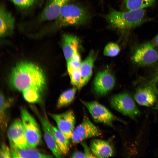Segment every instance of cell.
Returning <instances> with one entry per match:
<instances>
[{
	"label": "cell",
	"instance_id": "6da1fadb",
	"mask_svg": "<svg viewBox=\"0 0 158 158\" xmlns=\"http://www.w3.org/2000/svg\"><path fill=\"white\" fill-rule=\"evenodd\" d=\"M9 81L13 88L21 92L35 88L42 92L46 84L45 76L40 68L27 61L21 62L16 65L10 74Z\"/></svg>",
	"mask_w": 158,
	"mask_h": 158
},
{
	"label": "cell",
	"instance_id": "7a4b0ae2",
	"mask_svg": "<svg viewBox=\"0 0 158 158\" xmlns=\"http://www.w3.org/2000/svg\"><path fill=\"white\" fill-rule=\"evenodd\" d=\"M145 9L121 11L111 10L105 16L109 24L118 30L127 31L138 27L146 20Z\"/></svg>",
	"mask_w": 158,
	"mask_h": 158
},
{
	"label": "cell",
	"instance_id": "3957f363",
	"mask_svg": "<svg viewBox=\"0 0 158 158\" xmlns=\"http://www.w3.org/2000/svg\"><path fill=\"white\" fill-rule=\"evenodd\" d=\"M90 18V14L86 9L68 2L62 8L52 27L54 29H58L67 26L82 25L89 22Z\"/></svg>",
	"mask_w": 158,
	"mask_h": 158
},
{
	"label": "cell",
	"instance_id": "277c9868",
	"mask_svg": "<svg viewBox=\"0 0 158 158\" xmlns=\"http://www.w3.org/2000/svg\"><path fill=\"white\" fill-rule=\"evenodd\" d=\"M22 121L26 138L30 146L35 148L42 142V133L36 121L25 108L20 109Z\"/></svg>",
	"mask_w": 158,
	"mask_h": 158
},
{
	"label": "cell",
	"instance_id": "5b68a950",
	"mask_svg": "<svg viewBox=\"0 0 158 158\" xmlns=\"http://www.w3.org/2000/svg\"><path fill=\"white\" fill-rule=\"evenodd\" d=\"M131 60L132 62L137 66L152 65L158 61V50L151 41L144 43L135 48Z\"/></svg>",
	"mask_w": 158,
	"mask_h": 158
},
{
	"label": "cell",
	"instance_id": "8992f818",
	"mask_svg": "<svg viewBox=\"0 0 158 158\" xmlns=\"http://www.w3.org/2000/svg\"><path fill=\"white\" fill-rule=\"evenodd\" d=\"M81 101L96 122L111 127L113 126V123L115 121L126 123L124 121L114 115L106 107L97 102H87L82 100Z\"/></svg>",
	"mask_w": 158,
	"mask_h": 158
},
{
	"label": "cell",
	"instance_id": "52a82bcc",
	"mask_svg": "<svg viewBox=\"0 0 158 158\" xmlns=\"http://www.w3.org/2000/svg\"><path fill=\"white\" fill-rule=\"evenodd\" d=\"M110 103L115 110L133 120L140 114L133 98L128 93H120L114 95L111 98Z\"/></svg>",
	"mask_w": 158,
	"mask_h": 158
},
{
	"label": "cell",
	"instance_id": "ba28073f",
	"mask_svg": "<svg viewBox=\"0 0 158 158\" xmlns=\"http://www.w3.org/2000/svg\"><path fill=\"white\" fill-rule=\"evenodd\" d=\"M101 134L99 129L87 116H85L80 123L75 127L71 139L74 143H78L89 138L99 136Z\"/></svg>",
	"mask_w": 158,
	"mask_h": 158
},
{
	"label": "cell",
	"instance_id": "9c48e42d",
	"mask_svg": "<svg viewBox=\"0 0 158 158\" xmlns=\"http://www.w3.org/2000/svg\"><path fill=\"white\" fill-rule=\"evenodd\" d=\"M156 83L138 88L134 95V99L139 105L147 107L154 106L158 102V90Z\"/></svg>",
	"mask_w": 158,
	"mask_h": 158
},
{
	"label": "cell",
	"instance_id": "30bf717a",
	"mask_svg": "<svg viewBox=\"0 0 158 158\" xmlns=\"http://www.w3.org/2000/svg\"><path fill=\"white\" fill-rule=\"evenodd\" d=\"M7 134L10 146L20 148L31 147L26 138L21 119H16L11 124Z\"/></svg>",
	"mask_w": 158,
	"mask_h": 158
},
{
	"label": "cell",
	"instance_id": "8fae6325",
	"mask_svg": "<svg viewBox=\"0 0 158 158\" xmlns=\"http://www.w3.org/2000/svg\"><path fill=\"white\" fill-rule=\"evenodd\" d=\"M50 115L56 122L58 129L68 138L71 139L76 122L73 111L69 110L61 114H51Z\"/></svg>",
	"mask_w": 158,
	"mask_h": 158
},
{
	"label": "cell",
	"instance_id": "7c38bea8",
	"mask_svg": "<svg viewBox=\"0 0 158 158\" xmlns=\"http://www.w3.org/2000/svg\"><path fill=\"white\" fill-rule=\"evenodd\" d=\"M38 116L41 123L45 141L49 148L56 157L61 158L62 154L60 150L52 132L51 123L45 114L42 116L37 111L34 110Z\"/></svg>",
	"mask_w": 158,
	"mask_h": 158
},
{
	"label": "cell",
	"instance_id": "4fadbf2b",
	"mask_svg": "<svg viewBox=\"0 0 158 158\" xmlns=\"http://www.w3.org/2000/svg\"><path fill=\"white\" fill-rule=\"evenodd\" d=\"M115 83V78L112 75L107 71L98 72L93 83L94 90L98 95H106L114 88Z\"/></svg>",
	"mask_w": 158,
	"mask_h": 158
},
{
	"label": "cell",
	"instance_id": "5bb4252c",
	"mask_svg": "<svg viewBox=\"0 0 158 158\" xmlns=\"http://www.w3.org/2000/svg\"><path fill=\"white\" fill-rule=\"evenodd\" d=\"M70 0H49L38 18L39 22L54 20L63 6Z\"/></svg>",
	"mask_w": 158,
	"mask_h": 158
},
{
	"label": "cell",
	"instance_id": "9a60e30c",
	"mask_svg": "<svg viewBox=\"0 0 158 158\" xmlns=\"http://www.w3.org/2000/svg\"><path fill=\"white\" fill-rule=\"evenodd\" d=\"M0 35L3 37L11 34L15 28V19L3 5L0 8Z\"/></svg>",
	"mask_w": 158,
	"mask_h": 158
},
{
	"label": "cell",
	"instance_id": "2e32d148",
	"mask_svg": "<svg viewBox=\"0 0 158 158\" xmlns=\"http://www.w3.org/2000/svg\"><path fill=\"white\" fill-rule=\"evenodd\" d=\"M96 56V53L92 51L81 63L79 69L81 77L79 90L86 84L91 78Z\"/></svg>",
	"mask_w": 158,
	"mask_h": 158
},
{
	"label": "cell",
	"instance_id": "e0dca14e",
	"mask_svg": "<svg viewBox=\"0 0 158 158\" xmlns=\"http://www.w3.org/2000/svg\"><path fill=\"white\" fill-rule=\"evenodd\" d=\"M62 47L63 55L67 61L78 52L80 46L79 39L75 35L66 34L63 37Z\"/></svg>",
	"mask_w": 158,
	"mask_h": 158
},
{
	"label": "cell",
	"instance_id": "ac0fdd59",
	"mask_svg": "<svg viewBox=\"0 0 158 158\" xmlns=\"http://www.w3.org/2000/svg\"><path fill=\"white\" fill-rule=\"evenodd\" d=\"M90 149L96 157L107 158L112 156L114 150L107 141L99 139L92 140L90 145Z\"/></svg>",
	"mask_w": 158,
	"mask_h": 158
},
{
	"label": "cell",
	"instance_id": "d6986e66",
	"mask_svg": "<svg viewBox=\"0 0 158 158\" xmlns=\"http://www.w3.org/2000/svg\"><path fill=\"white\" fill-rule=\"evenodd\" d=\"M12 158H51L53 157L36 150L35 148L29 147L20 148L12 146L10 147Z\"/></svg>",
	"mask_w": 158,
	"mask_h": 158
},
{
	"label": "cell",
	"instance_id": "ffe728a7",
	"mask_svg": "<svg viewBox=\"0 0 158 158\" xmlns=\"http://www.w3.org/2000/svg\"><path fill=\"white\" fill-rule=\"evenodd\" d=\"M51 129L58 147L62 154H67L69 149V139L58 128L51 124Z\"/></svg>",
	"mask_w": 158,
	"mask_h": 158
},
{
	"label": "cell",
	"instance_id": "44dd1931",
	"mask_svg": "<svg viewBox=\"0 0 158 158\" xmlns=\"http://www.w3.org/2000/svg\"><path fill=\"white\" fill-rule=\"evenodd\" d=\"M77 88L74 87L68 89L63 92L59 97L56 104L58 108L68 106L74 100Z\"/></svg>",
	"mask_w": 158,
	"mask_h": 158
},
{
	"label": "cell",
	"instance_id": "7402d4cb",
	"mask_svg": "<svg viewBox=\"0 0 158 158\" xmlns=\"http://www.w3.org/2000/svg\"><path fill=\"white\" fill-rule=\"evenodd\" d=\"M156 0H125V6L128 10L144 9L154 5Z\"/></svg>",
	"mask_w": 158,
	"mask_h": 158
},
{
	"label": "cell",
	"instance_id": "603a6c76",
	"mask_svg": "<svg viewBox=\"0 0 158 158\" xmlns=\"http://www.w3.org/2000/svg\"><path fill=\"white\" fill-rule=\"evenodd\" d=\"M10 101L4 97L3 93H0V121L1 128L2 130L4 129L7 124L8 121L7 112L10 107Z\"/></svg>",
	"mask_w": 158,
	"mask_h": 158
},
{
	"label": "cell",
	"instance_id": "cb8c5ba5",
	"mask_svg": "<svg viewBox=\"0 0 158 158\" xmlns=\"http://www.w3.org/2000/svg\"><path fill=\"white\" fill-rule=\"evenodd\" d=\"M24 99L30 103H35L39 102L41 98L42 92L35 88H29L22 92Z\"/></svg>",
	"mask_w": 158,
	"mask_h": 158
},
{
	"label": "cell",
	"instance_id": "d4e9b609",
	"mask_svg": "<svg viewBox=\"0 0 158 158\" xmlns=\"http://www.w3.org/2000/svg\"><path fill=\"white\" fill-rule=\"evenodd\" d=\"M120 51V48L117 44L110 42L108 43L105 47L103 54L105 56L113 57L118 55Z\"/></svg>",
	"mask_w": 158,
	"mask_h": 158
},
{
	"label": "cell",
	"instance_id": "484cf974",
	"mask_svg": "<svg viewBox=\"0 0 158 158\" xmlns=\"http://www.w3.org/2000/svg\"><path fill=\"white\" fill-rule=\"evenodd\" d=\"M71 83L79 90L81 80L79 69L76 70L68 73Z\"/></svg>",
	"mask_w": 158,
	"mask_h": 158
},
{
	"label": "cell",
	"instance_id": "4316f807",
	"mask_svg": "<svg viewBox=\"0 0 158 158\" xmlns=\"http://www.w3.org/2000/svg\"><path fill=\"white\" fill-rule=\"evenodd\" d=\"M13 3L21 8H26L32 6L37 0H11Z\"/></svg>",
	"mask_w": 158,
	"mask_h": 158
},
{
	"label": "cell",
	"instance_id": "83f0119b",
	"mask_svg": "<svg viewBox=\"0 0 158 158\" xmlns=\"http://www.w3.org/2000/svg\"><path fill=\"white\" fill-rule=\"evenodd\" d=\"M81 61H78L71 59L67 61V69L68 73L73 71L79 69Z\"/></svg>",
	"mask_w": 158,
	"mask_h": 158
},
{
	"label": "cell",
	"instance_id": "f1b7e54d",
	"mask_svg": "<svg viewBox=\"0 0 158 158\" xmlns=\"http://www.w3.org/2000/svg\"><path fill=\"white\" fill-rule=\"evenodd\" d=\"M11 153L10 148L4 142L1 145L0 150V158H11Z\"/></svg>",
	"mask_w": 158,
	"mask_h": 158
},
{
	"label": "cell",
	"instance_id": "f546056e",
	"mask_svg": "<svg viewBox=\"0 0 158 158\" xmlns=\"http://www.w3.org/2000/svg\"><path fill=\"white\" fill-rule=\"evenodd\" d=\"M82 145L84 150V153L85 158H95L96 157L92 153L91 150L89 149L87 145L85 143H82Z\"/></svg>",
	"mask_w": 158,
	"mask_h": 158
},
{
	"label": "cell",
	"instance_id": "4dcf8cb0",
	"mask_svg": "<svg viewBox=\"0 0 158 158\" xmlns=\"http://www.w3.org/2000/svg\"><path fill=\"white\" fill-rule=\"evenodd\" d=\"M73 158H85L83 152L79 151H76L73 153L72 155Z\"/></svg>",
	"mask_w": 158,
	"mask_h": 158
},
{
	"label": "cell",
	"instance_id": "1f68e13d",
	"mask_svg": "<svg viewBox=\"0 0 158 158\" xmlns=\"http://www.w3.org/2000/svg\"><path fill=\"white\" fill-rule=\"evenodd\" d=\"M158 81V66L156 71L154 75L152 80L151 81L152 82L157 83Z\"/></svg>",
	"mask_w": 158,
	"mask_h": 158
},
{
	"label": "cell",
	"instance_id": "d6a6232c",
	"mask_svg": "<svg viewBox=\"0 0 158 158\" xmlns=\"http://www.w3.org/2000/svg\"><path fill=\"white\" fill-rule=\"evenodd\" d=\"M151 42L156 46H158V33Z\"/></svg>",
	"mask_w": 158,
	"mask_h": 158
},
{
	"label": "cell",
	"instance_id": "836d02e7",
	"mask_svg": "<svg viewBox=\"0 0 158 158\" xmlns=\"http://www.w3.org/2000/svg\"><path fill=\"white\" fill-rule=\"evenodd\" d=\"M154 108L156 110H158V101L154 106Z\"/></svg>",
	"mask_w": 158,
	"mask_h": 158
}]
</instances>
